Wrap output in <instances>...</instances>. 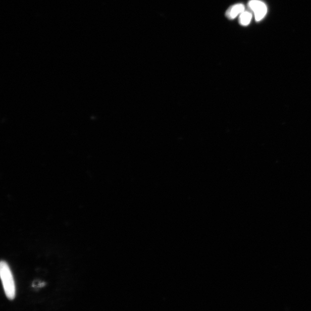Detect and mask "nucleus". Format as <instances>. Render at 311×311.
I'll return each instance as SVG.
<instances>
[{"mask_svg": "<svg viewBox=\"0 0 311 311\" xmlns=\"http://www.w3.org/2000/svg\"><path fill=\"white\" fill-rule=\"evenodd\" d=\"M0 274L7 297L8 299L14 300L16 296L15 281L11 269L5 261H2L0 264Z\"/></svg>", "mask_w": 311, "mask_h": 311, "instance_id": "1", "label": "nucleus"}, {"mask_svg": "<svg viewBox=\"0 0 311 311\" xmlns=\"http://www.w3.org/2000/svg\"><path fill=\"white\" fill-rule=\"evenodd\" d=\"M248 6L254 14L256 22L263 20L267 14L268 8L266 4L260 0H251L248 4Z\"/></svg>", "mask_w": 311, "mask_h": 311, "instance_id": "2", "label": "nucleus"}, {"mask_svg": "<svg viewBox=\"0 0 311 311\" xmlns=\"http://www.w3.org/2000/svg\"><path fill=\"white\" fill-rule=\"evenodd\" d=\"M245 11V7L242 4H237L231 7L226 12V16L229 19H234Z\"/></svg>", "mask_w": 311, "mask_h": 311, "instance_id": "3", "label": "nucleus"}, {"mask_svg": "<svg viewBox=\"0 0 311 311\" xmlns=\"http://www.w3.org/2000/svg\"><path fill=\"white\" fill-rule=\"evenodd\" d=\"M252 15L251 12L244 11L239 16V22L241 26H247L250 23Z\"/></svg>", "mask_w": 311, "mask_h": 311, "instance_id": "4", "label": "nucleus"}]
</instances>
